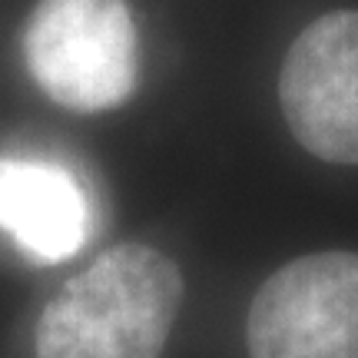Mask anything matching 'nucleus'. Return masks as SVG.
<instances>
[{"mask_svg": "<svg viewBox=\"0 0 358 358\" xmlns=\"http://www.w3.org/2000/svg\"><path fill=\"white\" fill-rule=\"evenodd\" d=\"M245 342L249 358H358V256L282 266L252 299Z\"/></svg>", "mask_w": 358, "mask_h": 358, "instance_id": "nucleus-3", "label": "nucleus"}, {"mask_svg": "<svg viewBox=\"0 0 358 358\" xmlns=\"http://www.w3.org/2000/svg\"><path fill=\"white\" fill-rule=\"evenodd\" d=\"M37 87L77 113L113 110L136 87V27L127 0H40L24 27Z\"/></svg>", "mask_w": 358, "mask_h": 358, "instance_id": "nucleus-2", "label": "nucleus"}, {"mask_svg": "<svg viewBox=\"0 0 358 358\" xmlns=\"http://www.w3.org/2000/svg\"><path fill=\"white\" fill-rule=\"evenodd\" d=\"M179 306L173 259L143 243L113 245L47 302L37 358H159Z\"/></svg>", "mask_w": 358, "mask_h": 358, "instance_id": "nucleus-1", "label": "nucleus"}, {"mask_svg": "<svg viewBox=\"0 0 358 358\" xmlns=\"http://www.w3.org/2000/svg\"><path fill=\"white\" fill-rule=\"evenodd\" d=\"M87 199L66 169L0 159V229L37 259H66L87 239Z\"/></svg>", "mask_w": 358, "mask_h": 358, "instance_id": "nucleus-5", "label": "nucleus"}, {"mask_svg": "<svg viewBox=\"0 0 358 358\" xmlns=\"http://www.w3.org/2000/svg\"><path fill=\"white\" fill-rule=\"evenodd\" d=\"M279 100L292 136L325 163H358V10L306 27L282 64Z\"/></svg>", "mask_w": 358, "mask_h": 358, "instance_id": "nucleus-4", "label": "nucleus"}]
</instances>
